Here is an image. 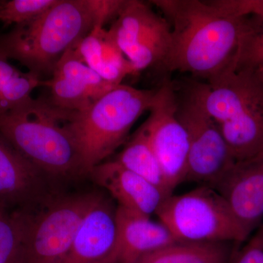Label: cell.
Masks as SVG:
<instances>
[{
  "mask_svg": "<svg viewBox=\"0 0 263 263\" xmlns=\"http://www.w3.org/2000/svg\"><path fill=\"white\" fill-rule=\"evenodd\" d=\"M212 4L233 17L254 15L263 23V0H213Z\"/></svg>",
  "mask_w": 263,
  "mask_h": 263,
  "instance_id": "cell-24",
  "label": "cell"
},
{
  "mask_svg": "<svg viewBox=\"0 0 263 263\" xmlns=\"http://www.w3.org/2000/svg\"><path fill=\"white\" fill-rule=\"evenodd\" d=\"M156 91L122 84L84 111L73 112L70 129L88 177L95 166L125 143L133 124L149 110Z\"/></svg>",
  "mask_w": 263,
  "mask_h": 263,
  "instance_id": "cell-5",
  "label": "cell"
},
{
  "mask_svg": "<svg viewBox=\"0 0 263 263\" xmlns=\"http://www.w3.org/2000/svg\"><path fill=\"white\" fill-rule=\"evenodd\" d=\"M124 0H57L28 23L0 33V53L41 76L96 26L115 18Z\"/></svg>",
  "mask_w": 263,
  "mask_h": 263,
  "instance_id": "cell-2",
  "label": "cell"
},
{
  "mask_svg": "<svg viewBox=\"0 0 263 263\" xmlns=\"http://www.w3.org/2000/svg\"><path fill=\"white\" fill-rule=\"evenodd\" d=\"M117 206L100 195L85 214L63 263H117Z\"/></svg>",
  "mask_w": 263,
  "mask_h": 263,
  "instance_id": "cell-13",
  "label": "cell"
},
{
  "mask_svg": "<svg viewBox=\"0 0 263 263\" xmlns=\"http://www.w3.org/2000/svg\"><path fill=\"white\" fill-rule=\"evenodd\" d=\"M197 86L236 162L263 157L262 79L233 64L206 82L197 81Z\"/></svg>",
  "mask_w": 263,
  "mask_h": 263,
  "instance_id": "cell-4",
  "label": "cell"
},
{
  "mask_svg": "<svg viewBox=\"0 0 263 263\" xmlns=\"http://www.w3.org/2000/svg\"><path fill=\"white\" fill-rule=\"evenodd\" d=\"M114 160L152 183L166 197L173 195L146 133L141 127L126 143Z\"/></svg>",
  "mask_w": 263,
  "mask_h": 263,
  "instance_id": "cell-18",
  "label": "cell"
},
{
  "mask_svg": "<svg viewBox=\"0 0 263 263\" xmlns=\"http://www.w3.org/2000/svg\"><path fill=\"white\" fill-rule=\"evenodd\" d=\"M100 195L65 192L35 211L27 232L23 263H63L83 218Z\"/></svg>",
  "mask_w": 263,
  "mask_h": 263,
  "instance_id": "cell-8",
  "label": "cell"
},
{
  "mask_svg": "<svg viewBox=\"0 0 263 263\" xmlns=\"http://www.w3.org/2000/svg\"><path fill=\"white\" fill-rule=\"evenodd\" d=\"M234 65L263 78V23L254 25L243 38Z\"/></svg>",
  "mask_w": 263,
  "mask_h": 263,
  "instance_id": "cell-23",
  "label": "cell"
},
{
  "mask_svg": "<svg viewBox=\"0 0 263 263\" xmlns=\"http://www.w3.org/2000/svg\"><path fill=\"white\" fill-rule=\"evenodd\" d=\"M176 117L189 143L186 181L214 187L236 164L216 121L202 103L197 81L176 86Z\"/></svg>",
  "mask_w": 263,
  "mask_h": 263,
  "instance_id": "cell-7",
  "label": "cell"
},
{
  "mask_svg": "<svg viewBox=\"0 0 263 263\" xmlns=\"http://www.w3.org/2000/svg\"><path fill=\"white\" fill-rule=\"evenodd\" d=\"M62 184L26 160L0 134V206L40 210L65 193Z\"/></svg>",
  "mask_w": 263,
  "mask_h": 263,
  "instance_id": "cell-11",
  "label": "cell"
},
{
  "mask_svg": "<svg viewBox=\"0 0 263 263\" xmlns=\"http://www.w3.org/2000/svg\"><path fill=\"white\" fill-rule=\"evenodd\" d=\"M149 115L141 126L172 193L186 181L188 171L187 135L176 117L174 84L164 82L156 91Z\"/></svg>",
  "mask_w": 263,
  "mask_h": 263,
  "instance_id": "cell-10",
  "label": "cell"
},
{
  "mask_svg": "<svg viewBox=\"0 0 263 263\" xmlns=\"http://www.w3.org/2000/svg\"><path fill=\"white\" fill-rule=\"evenodd\" d=\"M213 188L250 235L263 219V157L236 162Z\"/></svg>",
  "mask_w": 263,
  "mask_h": 263,
  "instance_id": "cell-14",
  "label": "cell"
},
{
  "mask_svg": "<svg viewBox=\"0 0 263 263\" xmlns=\"http://www.w3.org/2000/svg\"><path fill=\"white\" fill-rule=\"evenodd\" d=\"M228 243L176 242L143 256L135 263H228Z\"/></svg>",
  "mask_w": 263,
  "mask_h": 263,
  "instance_id": "cell-20",
  "label": "cell"
},
{
  "mask_svg": "<svg viewBox=\"0 0 263 263\" xmlns=\"http://www.w3.org/2000/svg\"><path fill=\"white\" fill-rule=\"evenodd\" d=\"M73 112L48 99H34L23 109L0 117V134L33 165L65 183L88 177L70 129Z\"/></svg>",
  "mask_w": 263,
  "mask_h": 263,
  "instance_id": "cell-3",
  "label": "cell"
},
{
  "mask_svg": "<svg viewBox=\"0 0 263 263\" xmlns=\"http://www.w3.org/2000/svg\"><path fill=\"white\" fill-rule=\"evenodd\" d=\"M43 81L41 76L19 70L0 53V117L32 103L33 91L43 86Z\"/></svg>",
  "mask_w": 263,
  "mask_h": 263,
  "instance_id": "cell-19",
  "label": "cell"
},
{
  "mask_svg": "<svg viewBox=\"0 0 263 263\" xmlns=\"http://www.w3.org/2000/svg\"><path fill=\"white\" fill-rule=\"evenodd\" d=\"M75 49L89 68L114 86L122 84L127 76L136 74L130 62L103 25L96 26Z\"/></svg>",
  "mask_w": 263,
  "mask_h": 263,
  "instance_id": "cell-17",
  "label": "cell"
},
{
  "mask_svg": "<svg viewBox=\"0 0 263 263\" xmlns=\"http://www.w3.org/2000/svg\"><path fill=\"white\" fill-rule=\"evenodd\" d=\"M34 212L0 206V263H23L26 238Z\"/></svg>",
  "mask_w": 263,
  "mask_h": 263,
  "instance_id": "cell-21",
  "label": "cell"
},
{
  "mask_svg": "<svg viewBox=\"0 0 263 263\" xmlns=\"http://www.w3.org/2000/svg\"><path fill=\"white\" fill-rule=\"evenodd\" d=\"M57 0H1L0 23L4 27L22 25L46 13Z\"/></svg>",
  "mask_w": 263,
  "mask_h": 263,
  "instance_id": "cell-22",
  "label": "cell"
},
{
  "mask_svg": "<svg viewBox=\"0 0 263 263\" xmlns=\"http://www.w3.org/2000/svg\"><path fill=\"white\" fill-rule=\"evenodd\" d=\"M108 30L136 73L153 66L162 67L171 44V29L146 3L124 0Z\"/></svg>",
  "mask_w": 263,
  "mask_h": 263,
  "instance_id": "cell-9",
  "label": "cell"
},
{
  "mask_svg": "<svg viewBox=\"0 0 263 263\" xmlns=\"http://www.w3.org/2000/svg\"><path fill=\"white\" fill-rule=\"evenodd\" d=\"M171 29V44L162 68L190 73L206 81L235 61L254 24L233 17L200 0H153Z\"/></svg>",
  "mask_w": 263,
  "mask_h": 263,
  "instance_id": "cell-1",
  "label": "cell"
},
{
  "mask_svg": "<svg viewBox=\"0 0 263 263\" xmlns=\"http://www.w3.org/2000/svg\"><path fill=\"white\" fill-rule=\"evenodd\" d=\"M233 263H263V224L237 254Z\"/></svg>",
  "mask_w": 263,
  "mask_h": 263,
  "instance_id": "cell-25",
  "label": "cell"
},
{
  "mask_svg": "<svg viewBox=\"0 0 263 263\" xmlns=\"http://www.w3.org/2000/svg\"><path fill=\"white\" fill-rule=\"evenodd\" d=\"M75 47L60 57L51 80L43 81V86L49 89L51 95L47 99L53 105L69 111L82 112L117 86L103 80L89 68Z\"/></svg>",
  "mask_w": 263,
  "mask_h": 263,
  "instance_id": "cell-12",
  "label": "cell"
},
{
  "mask_svg": "<svg viewBox=\"0 0 263 263\" xmlns=\"http://www.w3.org/2000/svg\"><path fill=\"white\" fill-rule=\"evenodd\" d=\"M119 254L117 263H135L143 256L176 243L161 222L117 206Z\"/></svg>",
  "mask_w": 263,
  "mask_h": 263,
  "instance_id": "cell-16",
  "label": "cell"
},
{
  "mask_svg": "<svg viewBox=\"0 0 263 263\" xmlns=\"http://www.w3.org/2000/svg\"><path fill=\"white\" fill-rule=\"evenodd\" d=\"M155 214L177 242H243L249 236L226 200L207 185L171 195Z\"/></svg>",
  "mask_w": 263,
  "mask_h": 263,
  "instance_id": "cell-6",
  "label": "cell"
},
{
  "mask_svg": "<svg viewBox=\"0 0 263 263\" xmlns=\"http://www.w3.org/2000/svg\"><path fill=\"white\" fill-rule=\"evenodd\" d=\"M89 177L108 192L117 206L142 215L151 217L167 198L152 183L114 160L95 166Z\"/></svg>",
  "mask_w": 263,
  "mask_h": 263,
  "instance_id": "cell-15",
  "label": "cell"
}]
</instances>
